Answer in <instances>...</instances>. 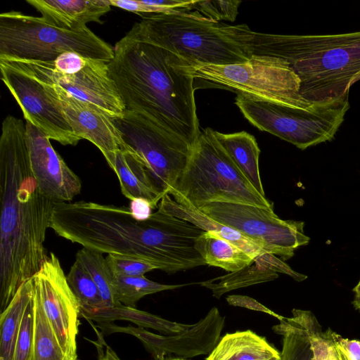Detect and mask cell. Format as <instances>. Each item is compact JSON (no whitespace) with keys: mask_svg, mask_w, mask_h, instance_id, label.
Here are the masks:
<instances>
[{"mask_svg":"<svg viewBox=\"0 0 360 360\" xmlns=\"http://www.w3.org/2000/svg\"><path fill=\"white\" fill-rule=\"evenodd\" d=\"M50 228L83 248L145 260L169 274L191 268L198 258L199 229L159 210L138 221L129 207L84 200L55 203Z\"/></svg>","mask_w":360,"mask_h":360,"instance_id":"obj_1","label":"cell"},{"mask_svg":"<svg viewBox=\"0 0 360 360\" xmlns=\"http://www.w3.org/2000/svg\"><path fill=\"white\" fill-rule=\"evenodd\" d=\"M26 124L13 115L0 137V309L47 259L44 242L55 203L39 191L27 145Z\"/></svg>","mask_w":360,"mask_h":360,"instance_id":"obj_2","label":"cell"},{"mask_svg":"<svg viewBox=\"0 0 360 360\" xmlns=\"http://www.w3.org/2000/svg\"><path fill=\"white\" fill-rule=\"evenodd\" d=\"M108 63L126 110L193 146L200 130L191 65L176 54L125 35Z\"/></svg>","mask_w":360,"mask_h":360,"instance_id":"obj_3","label":"cell"},{"mask_svg":"<svg viewBox=\"0 0 360 360\" xmlns=\"http://www.w3.org/2000/svg\"><path fill=\"white\" fill-rule=\"evenodd\" d=\"M252 56L281 58L300 79V94L311 101L349 96L360 80V31L331 34L254 33Z\"/></svg>","mask_w":360,"mask_h":360,"instance_id":"obj_4","label":"cell"},{"mask_svg":"<svg viewBox=\"0 0 360 360\" xmlns=\"http://www.w3.org/2000/svg\"><path fill=\"white\" fill-rule=\"evenodd\" d=\"M126 34L167 49L191 65H226L250 59L248 45L254 32L245 24L230 25L197 11H181L144 16Z\"/></svg>","mask_w":360,"mask_h":360,"instance_id":"obj_5","label":"cell"},{"mask_svg":"<svg viewBox=\"0 0 360 360\" xmlns=\"http://www.w3.org/2000/svg\"><path fill=\"white\" fill-rule=\"evenodd\" d=\"M169 195L176 202L197 209L209 202L274 209L273 203L242 174L210 128L200 131L187 165Z\"/></svg>","mask_w":360,"mask_h":360,"instance_id":"obj_6","label":"cell"},{"mask_svg":"<svg viewBox=\"0 0 360 360\" xmlns=\"http://www.w3.org/2000/svg\"><path fill=\"white\" fill-rule=\"evenodd\" d=\"M65 52L109 63L114 49L90 29L72 31L18 11L0 15V58L53 62Z\"/></svg>","mask_w":360,"mask_h":360,"instance_id":"obj_7","label":"cell"},{"mask_svg":"<svg viewBox=\"0 0 360 360\" xmlns=\"http://www.w3.org/2000/svg\"><path fill=\"white\" fill-rule=\"evenodd\" d=\"M236 94L235 104L253 126L300 150L333 140L349 109V96L298 107Z\"/></svg>","mask_w":360,"mask_h":360,"instance_id":"obj_8","label":"cell"},{"mask_svg":"<svg viewBox=\"0 0 360 360\" xmlns=\"http://www.w3.org/2000/svg\"><path fill=\"white\" fill-rule=\"evenodd\" d=\"M191 70L199 79L238 93L292 106L304 107L313 101L300 94V79L285 60L252 56L243 63L194 65Z\"/></svg>","mask_w":360,"mask_h":360,"instance_id":"obj_9","label":"cell"},{"mask_svg":"<svg viewBox=\"0 0 360 360\" xmlns=\"http://www.w3.org/2000/svg\"><path fill=\"white\" fill-rule=\"evenodd\" d=\"M112 119L127 149L140 159L158 191L169 195L187 165L193 146L139 113L125 110L122 117Z\"/></svg>","mask_w":360,"mask_h":360,"instance_id":"obj_10","label":"cell"},{"mask_svg":"<svg viewBox=\"0 0 360 360\" xmlns=\"http://www.w3.org/2000/svg\"><path fill=\"white\" fill-rule=\"evenodd\" d=\"M210 218L229 226L255 243L267 253L289 259L295 250L309 243L304 223L283 220L274 209L229 202H209L200 209Z\"/></svg>","mask_w":360,"mask_h":360,"instance_id":"obj_11","label":"cell"},{"mask_svg":"<svg viewBox=\"0 0 360 360\" xmlns=\"http://www.w3.org/2000/svg\"><path fill=\"white\" fill-rule=\"evenodd\" d=\"M0 72L2 82L18 103L26 122L62 145L76 146L81 141L59 105L33 74L16 61L4 58H0Z\"/></svg>","mask_w":360,"mask_h":360,"instance_id":"obj_12","label":"cell"},{"mask_svg":"<svg viewBox=\"0 0 360 360\" xmlns=\"http://www.w3.org/2000/svg\"><path fill=\"white\" fill-rule=\"evenodd\" d=\"M32 279L34 292L41 302L63 352L70 360H79L76 338L80 305L53 252H51Z\"/></svg>","mask_w":360,"mask_h":360,"instance_id":"obj_13","label":"cell"},{"mask_svg":"<svg viewBox=\"0 0 360 360\" xmlns=\"http://www.w3.org/2000/svg\"><path fill=\"white\" fill-rule=\"evenodd\" d=\"M13 60L41 82L63 88L75 98L98 108L111 118L124 115L126 108L110 76L106 62L90 58L80 70L64 74L56 70L49 62Z\"/></svg>","mask_w":360,"mask_h":360,"instance_id":"obj_14","label":"cell"},{"mask_svg":"<svg viewBox=\"0 0 360 360\" xmlns=\"http://www.w3.org/2000/svg\"><path fill=\"white\" fill-rule=\"evenodd\" d=\"M224 323L225 317L214 307L197 323L171 335L153 333L141 327L120 326L112 322L98 323L96 326L102 334L124 333L134 335L155 360H164L171 355L188 359L209 354L221 338Z\"/></svg>","mask_w":360,"mask_h":360,"instance_id":"obj_15","label":"cell"},{"mask_svg":"<svg viewBox=\"0 0 360 360\" xmlns=\"http://www.w3.org/2000/svg\"><path fill=\"white\" fill-rule=\"evenodd\" d=\"M41 82L49 96L59 105L76 136L95 145L108 165L117 151L127 149L121 132L103 111L57 85Z\"/></svg>","mask_w":360,"mask_h":360,"instance_id":"obj_16","label":"cell"},{"mask_svg":"<svg viewBox=\"0 0 360 360\" xmlns=\"http://www.w3.org/2000/svg\"><path fill=\"white\" fill-rule=\"evenodd\" d=\"M30 167L39 191L54 203L70 202L82 189L79 177L53 149L50 139L26 122Z\"/></svg>","mask_w":360,"mask_h":360,"instance_id":"obj_17","label":"cell"},{"mask_svg":"<svg viewBox=\"0 0 360 360\" xmlns=\"http://www.w3.org/2000/svg\"><path fill=\"white\" fill-rule=\"evenodd\" d=\"M158 210L184 219L205 232L218 235L240 248L255 262L269 267L277 273L285 274L299 282L307 278L306 275L292 269L278 257L265 252L238 231L210 218L199 209L176 202L169 194L162 197Z\"/></svg>","mask_w":360,"mask_h":360,"instance_id":"obj_18","label":"cell"},{"mask_svg":"<svg viewBox=\"0 0 360 360\" xmlns=\"http://www.w3.org/2000/svg\"><path fill=\"white\" fill-rule=\"evenodd\" d=\"M41 18L51 25L82 31L91 22L102 23L101 17L110 10V0H27Z\"/></svg>","mask_w":360,"mask_h":360,"instance_id":"obj_19","label":"cell"},{"mask_svg":"<svg viewBox=\"0 0 360 360\" xmlns=\"http://www.w3.org/2000/svg\"><path fill=\"white\" fill-rule=\"evenodd\" d=\"M116 174L122 194L130 200L145 198L158 208V202L164 195L153 182L146 168L140 159L129 149L121 150L109 165Z\"/></svg>","mask_w":360,"mask_h":360,"instance_id":"obj_20","label":"cell"},{"mask_svg":"<svg viewBox=\"0 0 360 360\" xmlns=\"http://www.w3.org/2000/svg\"><path fill=\"white\" fill-rule=\"evenodd\" d=\"M206 360H282L265 338L247 330L225 334Z\"/></svg>","mask_w":360,"mask_h":360,"instance_id":"obj_21","label":"cell"},{"mask_svg":"<svg viewBox=\"0 0 360 360\" xmlns=\"http://www.w3.org/2000/svg\"><path fill=\"white\" fill-rule=\"evenodd\" d=\"M214 134L253 188L265 196L259 169L260 149L255 138L244 131L224 134L214 130Z\"/></svg>","mask_w":360,"mask_h":360,"instance_id":"obj_22","label":"cell"},{"mask_svg":"<svg viewBox=\"0 0 360 360\" xmlns=\"http://www.w3.org/2000/svg\"><path fill=\"white\" fill-rule=\"evenodd\" d=\"M80 314L87 320H94L97 323L113 322L115 320L129 321L138 327L151 328L165 335L179 333L189 327L188 324L169 321L122 303L112 307L80 310Z\"/></svg>","mask_w":360,"mask_h":360,"instance_id":"obj_23","label":"cell"},{"mask_svg":"<svg viewBox=\"0 0 360 360\" xmlns=\"http://www.w3.org/2000/svg\"><path fill=\"white\" fill-rule=\"evenodd\" d=\"M195 248L206 264L229 272L240 270L255 262L243 250L217 234L204 231Z\"/></svg>","mask_w":360,"mask_h":360,"instance_id":"obj_24","label":"cell"},{"mask_svg":"<svg viewBox=\"0 0 360 360\" xmlns=\"http://www.w3.org/2000/svg\"><path fill=\"white\" fill-rule=\"evenodd\" d=\"M33 296L32 278L18 289L0 314V360H14L20 322L25 308Z\"/></svg>","mask_w":360,"mask_h":360,"instance_id":"obj_25","label":"cell"},{"mask_svg":"<svg viewBox=\"0 0 360 360\" xmlns=\"http://www.w3.org/2000/svg\"><path fill=\"white\" fill-rule=\"evenodd\" d=\"M278 277V274L269 267L254 262L233 272L198 283L211 290L212 296L219 299L226 292L240 288L269 282Z\"/></svg>","mask_w":360,"mask_h":360,"instance_id":"obj_26","label":"cell"},{"mask_svg":"<svg viewBox=\"0 0 360 360\" xmlns=\"http://www.w3.org/2000/svg\"><path fill=\"white\" fill-rule=\"evenodd\" d=\"M34 329L31 360H70L63 351L38 296L33 290Z\"/></svg>","mask_w":360,"mask_h":360,"instance_id":"obj_27","label":"cell"},{"mask_svg":"<svg viewBox=\"0 0 360 360\" xmlns=\"http://www.w3.org/2000/svg\"><path fill=\"white\" fill-rule=\"evenodd\" d=\"M75 259L79 261L97 285L104 307H112L120 302L113 287V274L103 254L85 248L79 250Z\"/></svg>","mask_w":360,"mask_h":360,"instance_id":"obj_28","label":"cell"},{"mask_svg":"<svg viewBox=\"0 0 360 360\" xmlns=\"http://www.w3.org/2000/svg\"><path fill=\"white\" fill-rule=\"evenodd\" d=\"M272 330L283 336L282 360H314L306 330L295 316L285 317Z\"/></svg>","mask_w":360,"mask_h":360,"instance_id":"obj_29","label":"cell"},{"mask_svg":"<svg viewBox=\"0 0 360 360\" xmlns=\"http://www.w3.org/2000/svg\"><path fill=\"white\" fill-rule=\"evenodd\" d=\"M113 287L117 300L122 304L135 307L136 303L146 295L158 292L174 290L192 283L166 285L148 279L144 276H114Z\"/></svg>","mask_w":360,"mask_h":360,"instance_id":"obj_30","label":"cell"},{"mask_svg":"<svg viewBox=\"0 0 360 360\" xmlns=\"http://www.w3.org/2000/svg\"><path fill=\"white\" fill-rule=\"evenodd\" d=\"M68 283L77 297L80 310L104 307L100 292L94 280L81 263L76 260L67 275Z\"/></svg>","mask_w":360,"mask_h":360,"instance_id":"obj_31","label":"cell"},{"mask_svg":"<svg viewBox=\"0 0 360 360\" xmlns=\"http://www.w3.org/2000/svg\"><path fill=\"white\" fill-rule=\"evenodd\" d=\"M292 314L303 326L307 333L314 360H330L334 344L333 331H323L316 316L310 311L293 309Z\"/></svg>","mask_w":360,"mask_h":360,"instance_id":"obj_32","label":"cell"},{"mask_svg":"<svg viewBox=\"0 0 360 360\" xmlns=\"http://www.w3.org/2000/svg\"><path fill=\"white\" fill-rule=\"evenodd\" d=\"M240 1L205 0L195 1L193 9L210 20L235 21L238 14Z\"/></svg>","mask_w":360,"mask_h":360,"instance_id":"obj_33","label":"cell"},{"mask_svg":"<svg viewBox=\"0 0 360 360\" xmlns=\"http://www.w3.org/2000/svg\"><path fill=\"white\" fill-rule=\"evenodd\" d=\"M34 329L33 296L24 311L15 349L14 360H31Z\"/></svg>","mask_w":360,"mask_h":360,"instance_id":"obj_34","label":"cell"},{"mask_svg":"<svg viewBox=\"0 0 360 360\" xmlns=\"http://www.w3.org/2000/svg\"><path fill=\"white\" fill-rule=\"evenodd\" d=\"M105 259L114 276H140L158 269L153 264L142 259L115 255H108Z\"/></svg>","mask_w":360,"mask_h":360,"instance_id":"obj_35","label":"cell"},{"mask_svg":"<svg viewBox=\"0 0 360 360\" xmlns=\"http://www.w3.org/2000/svg\"><path fill=\"white\" fill-rule=\"evenodd\" d=\"M226 300L230 305L240 307L250 310L268 314L278 319L279 321L285 318L284 316L274 312L254 298L246 295H231L226 297Z\"/></svg>","mask_w":360,"mask_h":360,"instance_id":"obj_36","label":"cell"},{"mask_svg":"<svg viewBox=\"0 0 360 360\" xmlns=\"http://www.w3.org/2000/svg\"><path fill=\"white\" fill-rule=\"evenodd\" d=\"M335 344L340 347L350 360H360V340L344 338L333 331Z\"/></svg>","mask_w":360,"mask_h":360,"instance_id":"obj_37","label":"cell"},{"mask_svg":"<svg viewBox=\"0 0 360 360\" xmlns=\"http://www.w3.org/2000/svg\"><path fill=\"white\" fill-rule=\"evenodd\" d=\"M132 217L138 221L148 219L154 210L152 204L145 198H136L131 200L129 207Z\"/></svg>","mask_w":360,"mask_h":360,"instance_id":"obj_38","label":"cell"},{"mask_svg":"<svg viewBox=\"0 0 360 360\" xmlns=\"http://www.w3.org/2000/svg\"><path fill=\"white\" fill-rule=\"evenodd\" d=\"M98 340L96 347L98 352V360H121L112 349L107 345L102 337L101 332L96 331Z\"/></svg>","mask_w":360,"mask_h":360,"instance_id":"obj_39","label":"cell"},{"mask_svg":"<svg viewBox=\"0 0 360 360\" xmlns=\"http://www.w3.org/2000/svg\"><path fill=\"white\" fill-rule=\"evenodd\" d=\"M330 360H341L340 358V356L338 354V350H337V347H336V346L335 345V342L333 345L332 348H331V353H330Z\"/></svg>","mask_w":360,"mask_h":360,"instance_id":"obj_40","label":"cell"},{"mask_svg":"<svg viewBox=\"0 0 360 360\" xmlns=\"http://www.w3.org/2000/svg\"><path fill=\"white\" fill-rule=\"evenodd\" d=\"M352 304L355 309L360 311V295H356L352 301Z\"/></svg>","mask_w":360,"mask_h":360,"instance_id":"obj_41","label":"cell"},{"mask_svg":"<svg viewBox=\"0 0 360 360\" xmlns=\"http://www.w3.org/2000/svg\"><path fill=\"white\" fill-rule=\"evenodd\" d=\"M335 346L341 360H350L345 352L340 347H338L337 345H335Z\"/></svg>","mask_w":360,"mask_h":360,"instance_id":"obj_42","label":"cell"},{"mask_svg":"<svg viewBox=\"0 0 360 360\" xmlns=\"http://www.w3.org/2000/svg\"><path fill=\"white\" fill-rule=\"evenodd\" d=\"M352 291L356 295H360V279L355 287L353 288Z\"/></svg>","mask_w":360,"mask_h":360,"instance_id":"obj_43","label":"cell"},{"mask_svg":"<svg viewBox=\"0 0 360 360\" xmlns=\"http://www.w3.org/2000/svg\"><path fill=\"white\" fill-rule=\"evenodd\" d=\"M164 360H187L186 359H184V358H181V357H169V358H167Z\"/></svg>","mask_w":360,"mask_h":360,"instance_id":"obj_44","label":"cell"}]
</instances>
